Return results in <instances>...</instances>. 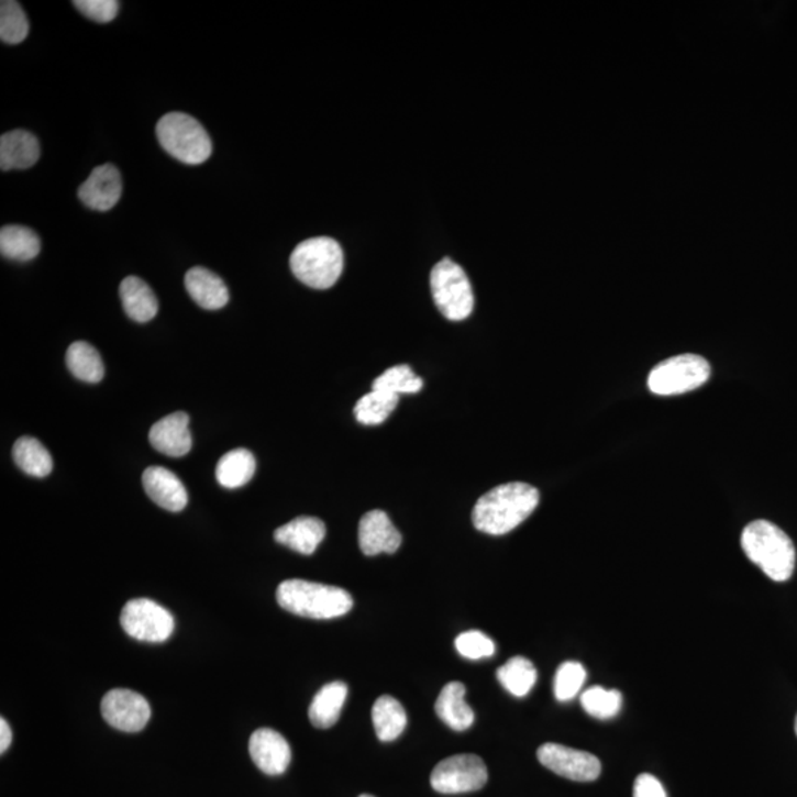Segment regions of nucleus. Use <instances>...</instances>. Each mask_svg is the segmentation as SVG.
Listing matches in <instances>:
<instances>
[{"mask_svg":"<svg viewBox=\"0 0 797 797\" xmlns=\"http://www.w3.org/2000/svg\"><path fill=\"white\" fill-rule=\"evenodd\" d=\"M540 503V490L521 481L498 486L478 499L473 524L488 535L501 536L519 528Z\"/></svg>","mask_w":797,"mask_h":797,"instance_id":"1","label":"nucleus"},{"mask_svg":"<svg viewBox=\"0 0 797 797\" xmlns=\"http://www.w3.org/2000/svg\"><path fill=\"white\" fill-rule=\"evenodd\" d=\"M741 546L753 564L770 579L786 582L795 572L796 550L778 525L766 520L752 521L741 533Z\"/></svg>","mask_w":797,"mask_h":797,"instance_id":"2","label":"nucleus"},{"mask_svg":"<svg viewBox=\"0 0 797 797\" xmlns=\"http://www.w3.org/2000/svg\"><path fill=\"white\" fill-rule=\"evenodd\" d=\"M277 600L292 615L318 620L340 618L353 607L346 589L303 579L284 580L277 589Z\"/></svg>","mask_w":797,"mask_h":797,"instance_id":"3","label":"nucleus"},{"mask_svg":"<svg viewBox=\"0 0 797 797\" xmlns=\"http://www.w3.org/2000/svg\"><path fill=\"white\" fill-rule=\"evenodd\" d=\"M292 274L314 290H329L343 273V250L337 241L318 236L303 241L290 257Z\"/></svg>","mask_w":797,"mask_h":797,"instance_id":"4","label":"nucleus"},{"mask_svg":"<svg viewBox=\"0 0 797 797\" xmlns=\"http://www.w3.org/2000/svg\"><path fill=\"white\" fill-rule=\"evenodd\" d=\"M157 137L163 148L185 165H201L211 155V141L198 120L185 113L163 115L157 124Z\"/></svg>","mask_w":797,"mask_h":797,"instance_id":"5","label":"nucleus"},{"mask_svg":"<svg viewBox=\"0 0 797 797\" xmlns=\"http://www.w3.org/2000/svg\"><path fill=\"white\" fill-rule=\"evenodd\" d=\"M438 309L450 321H464L473 312L474 295L467 274L451 258H443L430 275Z\"/></svg>","mask_w":797,"mask_h":797,"instance_id":"6","label":"nucleus"},{"mask_svg":"<svg viewBox=\"0 0 797 797\" xmlns=\"http://www.w3.org/2000/svg\"><path fill=\"white\" fill-rule=\"evenodd\" d=\"M709 377V362L705 357L687 353L669 357L654 366L647 383L654 395L676 396L699 389Z\"/></svg>","mask_w":797,"mask_h":797,"instance_id":"7","label":"nucleus"},{"mask_svg":"<svg viewBox=\"0 0 797 797\" xmlns=\"http://www.w3.org/2000/svg\"><path fill=\"white\" fill-rule=\"evenodd\" d=\"M120 623L129 637L144 643H165L175 631L170 611L148 598H136L123 607Z\"/></svg>","mask_w":797,"mask_h":797,"instance_id":"8","label":"nucleus"},{"mask_svg":"<svg viewBox=\"0 0 797 797\" xmlns=\"http://www.w3.org/2000/svg\"><path fill=\"white\" fill-rule=\"evenodd\" d=\"M488 783V768L481 757L464 753L442 761L433 770L430 784L442 795L480 790Z\"/></svg>","mask_w":797,"mask_h":797,"instance_id":"9","label":"nucleus"},{"mask_svg":"<svg viewBox=\"0 0 797 797\" xmlns=\"http://www.w3.org/2000/svg\"><path fill=\"white\" fill-rule=\"evenodd\" d=\"M541 764L572 782L588 783L600 777L601 762L593 753L576 751L557 743H545L538 749Z\"/></svg>","mask_w":797,"mask_h":797,"instance_id":"10","label":"nucleus"},{"mask_svg":"<svg viewBox=\"0 0 797 797\" xmlns=\"http://www.w3.org/2000/svg\"><path fill=\"white\" fill-rule=\"evenodd\" d=\"M101 712L109 726L124 732L144 730L151 718L150 704L145 697L126 688L107 693L101 701Z\"/></svg>","mask_w":797,"mask_h":797,"instance_id":"11","label":"nucleus"},{"mask_svg":"<svg viewBox=\"0 0 797 797\" xmlns=\"http://www.w3.org/2000/svg\"><path fill=\"white\" fill-rule=\"evenodd\" d=\"M250 756L262 773L281 775L291 762V748L278 731L261 728L250 737Z\"/></svg>","mask_w":797,"mask_h":797,"instance_id":"12","label":"nucleus"},{"mask_svg":"<svg viewBox=\"0 0 797 797\" xmlns=\"http://www.w3.org/2000/svg\"><path fill=\"white\" fill-rule=\"evenodd\" d=\"M402 544V535L385 511L366 512L359 521V546L365 555L394 554Z\"/></svg>","mask_w":797,"mask_h":797,"instance_id":"13","label":"nucleus"},{"mask_svg":"<svg viewBox=\"0 0 797 797\" xmlns=\"http://www.w3.org/2000/svg\"><path fill=\"white\" fill-rule=\"evenodd\" d=\"M123 192L122 176L118 167L102 165L93 169L79 188V198L89 209L109 211L118 204Z\"/></svg>","mask_w":797,"mask_h":797,"instance_id":"14","label":"nucleus"},{"mask_svg":"<svg viewBox=\"0 0 797 797\" xmlns=\"http://www.w3.org/2000/svg\"><path fill=\"white\" fill-rule=\"evenodd\" d=\"M150 442L159 454L171 456V458L189 454L192 447V434L189 432L187 413H170L155 422L151 428Z\"/></svg>","mask_w":797,"mask_h":797,"instance_id":"15","label":"nucleus"},{"mask_svg":"<svg viewBox=\"0 0 797 797\" xmlns=\"http://www.w3.org/2000/svg\"><path fill=\"white\" fill-rule=\"evenodd\" d=\"M146 495L167 511H182L188 503L187 489L175 473L165 467H150L142 476Z\"/></svg>","mask_w":797,"mask_h":797,"instance_id":"16","label":"nucleus"},{"mask_svg":"<svg viewBox=\"0 0 797 797\" xmlns=\"http://www.w3.org/2000/svg\"><path fill=\"white\" fill-rule=\"evenodd\" d=\"M326 528L317 517L301 516L275 530V541L296 553L310 555L324 541Z\"/></svg>","mask_w":797,"mask_h":797,"instance_id":"17","label":"nucleus"},{"mask_svg":"<svg viewBox=\"0 0 797 797\" xmlns=\"http://www.w3.org/2000/svg\"><path fill=\"white\" fill-rule=\"evenodd\" d=\"M41 157L37 137L27 131H12L0 137L2 170H24L36 165Z\"/></svg>","mask_w":797,"mask_h":797,"instance_id":"18","label":"nucleus"},{"mask_svg":"<svg viewBox=\"0 0 797 797\" xmlns=\"http://www.w3.org/2000/svg\"><path fill=\"white\" fill-rule=\"evenodd\" d=\"M185 286L189 296L198 306L207 310H218L225 308L230 301V290L226 284L219 278L217 274L206 268L189 269L185 277Z\"/></svg>","mask_w":797,"mask_h":797,"instance_id":"19","label":"nucleus"},{"mask_svg":"<svg viewBox=\"0 0 797 797\" xmlns=\"http://www.w3.org/2000/svg\"><path fill=\"white\" fill-rule=\"evenodd\" d=\"M467 689L463 683L454 680L443 687L436 700L438 717L446 723L451 730L465 731L473 726L474 712L465 701Z\"/></svg>","mask_w":797,"mask_h":797,"instance_id":"20","label":"nucleus"},{"mask_svg":"<svg viewBox=\"0 0 797 797\" xmlns=\"http://www.w3.org/2000/svg\"><path fill=\"white\" fill-rule=\"evenodd\" d=\"M348 695L347 685L335 680L324 685L313 697L309 708V719L313 727L326 730L335 726Z\"/></svg>","mask_w":797,"mask_h":797,"instance_id":"21","label":"nucleus"},{"mask_svg":"<svg viewBox=\"0 0 797 797\" xmlns=\"http://www.w3.org/2000/svg\"><path fill=\"white\" fill-rule=\"evenodd\" d=\"M123 309L133 321L145 324L155 318L158 312V300L145 281L137 277L123 279L120 286Z\"/></svg>","mask_w":797,"mask_h":797,"instance_id":"22","label":"nucleus"},{"mask_svg":"<svg viewBox=\"0 0 797 797\" xmlns=\"http://www.w3.org/2000/svg\"><path fill=\"white\" fill-rule=\"evenodd\" d=\"M256 473V460L247 450L228 452L219 460L217 478L219 485L226 489H239L247 485Z\"/></svg>","mask_w":797,"mask_h":797,"instance_id":"23","label":"nucleus"},{"mask_svg":"<svg viewBox=\"0 0 797 797\" xmlns=\"http://www.w3.org/2000/svg\"><path fill=\"white\" fill-rule=\"evenodd\" d=\"M373 723L378 740L387 743V741L398 739L407 728V712H405L402 704L395 697L381 696L373 706Z\"/></svg>","mask_w":797,"mask_h":797,"instance_id":"24","label":"nucleus"},{"mask_svg":"<svg viewBox=\"0 0 797 797\" xmlns=\"http://www.w3.org/2000/svg\"><path fill=\"white\" fill-rule=\"evenodd\" d=\"M41 239L30 228L8 225L0 231V252L3 257L29 262L41 253Z\"/></svg>","mask_w":797,"mask_h":797,"instance_id":"25","label":"nucleus"},{"mask_svg":"<svg viewBox=\"0 0 797 797\" xmlns=\"http://www.w3.org/2000/svg\"><path fill=\"white\" fill-rule=\"evenodd\" d=\"M15 464L29 476L43 478L49 476L54 461L49 451L37 439L24 436L15 442L12 450Z\"/></svg>","mask_w":797,"mask_h":797,"instance_id":"26","label":"nucleus"},{"mask_svg":"<svg viewBox=\"0 0 797 797\" xmlns=\"http://www.w3.org/2000/svg\"><path fill=\"white\" fill-rule=\"evenodd\" d=\"M66 361L73 376L90 385L101 381L106 373L101 355L92 344L86 342L73 343L68 347Z\"/></svg>","mask_w":797,"mask_h":797,"instance_id":"27","label":"nucleus"},{"mask_svg":"<svg viewBox=\"0 0 797 797\" xmlns=\"http://www.w3.org/2000/svg\"><path fill=\"white\" fill-rule=\"evenodd\" d=\"M497 678L512 696L524 697L535 687L538 672L529 658L517 656L499 667Z\"/></svg>","mask_w":797,"mask_h":797,"instance_id":"28","label":"nucleus"},{"mask_svg":"<svg viewBox=\"0 0 797 797\" xmlns=\"http://www.w3.org/2000/svg\"><path fill=\"white\" fill-rule=\"evenodd\" d=\"M399 396L385 394V391L373 390L362 396L355 407L356 420L364 425H377L385 422L390 413L398 407Z\"/></svg>","mask_w":797,"mask_h":797,"instance_id":"29","label":"nucleus"},{"mask_svg":"<svg viewBox=\"0 0 797 797\" xmlns=\"http://www.w3.org/2000/svg\"><path fill=\"white\" fill-rule=\"evenodd\" d=\"M421 389V378L408 365L391 366L373 383V390H380L395 396L416 395Z\"/></svg>","mask_w":797,"mask_h":797,"instance_id":"30","label":"nucleus"},{"mask_svg":"<svg viewBox=\"0 0 797 797\" xmlns=\"http://www.w3.org/2000/svg\"><path fill=\"white\" fill-rule=\"evenodd\" d=\"M582 708L597 719L615 718L623 705L622 693L602 687L588 688L580 696Z\"/></svg>","mask_w":797,"mask_h":797,"instance_id":"31","label":"nucleus"},{"mask_svg":"<svg viewBox=\"0 0 797 797\" xmlns=\"http://www.w3.org/2000/svg\"><path fill=\"white\" fill-rule=\"evenodd\" d=\"M27 15L19 2L3 0L0 3V38L10 45H19L29 36Z\"/></svg>","mask_w":797,"mask_h":797,"instance_id":"32","label":"nucleus"},{"mask_svg":"<svg viewBox=\"0 0 797 797\" xmlns=\"http://www.w3.org/2000/svg\"><path fill=\"white\" fill-rule=\"evenodd\" d=\"M587 679V671L579 662H564L554 678V695L558 701L575 699Z\"/></svg>","mask_w":797,"mask_h":797,"instance_id":"33","label":"nucleus"},{"mask_svg":"<svg viewBox=\"0 0 797 797\" xmlns=\"http://www.w3.org/2000/svg\"><path fill=\"white\" fill-rule=\"evenodd\" d=\"M455 647L461 656L480 661V658L492 657L495 643L486 633L480 631H467L456 637Z\"/></svg>","mask_w":797,"mask_h":797,"instance_id":"34","label":"nucleus"},{"mask_svg":"<svg viewBox=\"0 0 797 797\" xmlns=\"http://www.w3.org/2000/svg\"><path fill=\"white\" fill-rule=\"evenodd\" d=\"M75 7L88 19L103 24L118 16L120 5L118 0H77Z\"/></svg>","mask_w":797,"mask_h":797,"instance_id":"35","label":"nucleus"},{"mask_svg":"<svg viewBox=\"0 0 797 797\" xmlns=\"http://www.w3.org/2000/svg\"><path fill=\"white\" fill-rule=\"evenodd\" d=\"M633 797H667L665 787L652 774L638 775L633 784Z\"/></svg>","mask_w":797,"mask_h":797,"instance_id":"36","label":"nucleus"},{"mask_svg":"<svg viewBox=\"0 0 797 797\" xmlns=\"http://www.w3.org/2000/svg\"><path fill=\"white\" fill-rule=\"evenodd\" d=\"M12 743V731L5 718L0 719V753H5Z\"/></svg>","mask_w":797,"mask_h":797,"instance_id":"37","label":"nucleus"},{"mask_svg":"<svg viewBox=\"0 0 797 797\" xmlns=\"http://www.w3.org/2000/svg\"><path fill=\"white\" fill-rule=\"evenodd\" d=\"M795 730H796V735H797V717H796Z\"/></svg>","mask_w":797,"mask_h":797,"instance_id":"38","label":"nucleus"},{"mask_svg":"<svg viewBox=\"0 0 797 797\" xmlns=\"http://www.w3.org/2000/svg\"><path fill=\"white\" fill-rule=\"evenodd\" d=\"M359 797H374V796H370V795H361Z\"/></svg>","mask_w":797,"mask_h":797,"instance_id":"39","label":"nucleus"}]
</instances>
